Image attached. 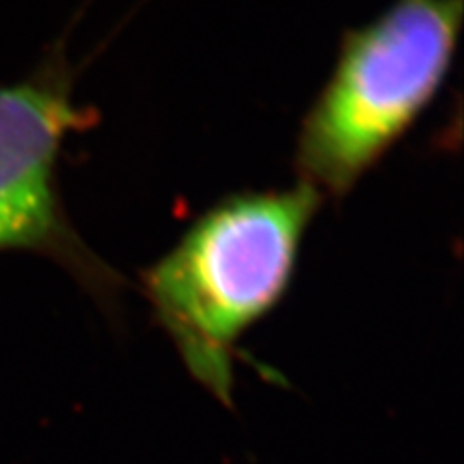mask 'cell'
<instances>
[{
  "instance_id": "obj_2",
  "label": "cell",
  "mask_w": 464,
  "mask_h": 464,
  "mask_svg": "<svg viewBox=\"0 0 464 464\" xmlns=\"http://www.w3.org/2000/svg\"><path fill=\"white\" fill-rule=\"evenodd\" d=\"M462 0H393L348 29L298 128V180L343 199L411 132L453 66Z\"/></svg>"
},
{
  "instance_id": "obj_1",
  "label": "cell",
  "mask_w": 464,
  "mask_h": 464,
  "mask_svg": "<svg viewBox=\"0 0 464 464\" xmlns=\"http://www.w3.org/2000/svg\"><path fill=\"white\" fill-rule=\"evenodd\" d=\"M324 196L296 182L228 194L141 271V293L194 380L232 404L240 339L279 306Z\"/></svg>"
},
{
  "instance_id": "obj_3",
  "label": "cell",
  "mask_w": 464,
  "mask_h": 464,
  "mask_svg": "<svg viewBox=\"0 0 464 464\" xmlns=\"http://www.w3.org/2000/svg\"><path fill=\"white\" fill-rule=\"evenodd\" d=\"M93 122L95 111L74 99V78L61 54L27 78L0 85V254L54 261L116 315L128 281L80 237L58 182L66 138Z\"/></svg>"
}]
</instances>
